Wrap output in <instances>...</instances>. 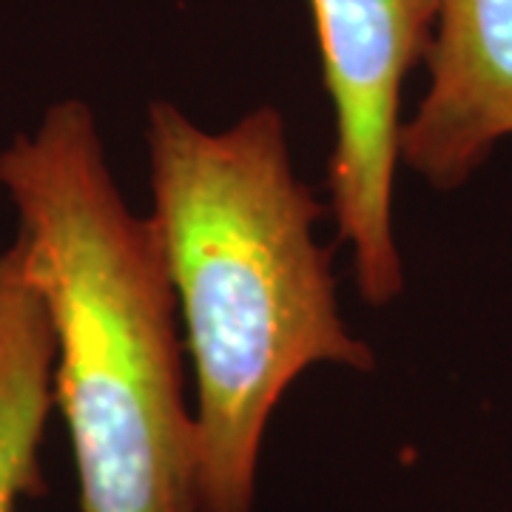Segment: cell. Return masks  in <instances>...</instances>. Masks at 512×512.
<instances>
[{
  "mask_svg": "<svg viewBox=\"0 0 512 512\" xmlns=\"http://www.w3.org/2000/svg\"><path fill=\"white\" fill-rule=\"evenodd\" d=\"M148 180L165 268L197 373L205 512H254L274 407L308 367L373 370L339 316L322 202L293 171L274 106L205 131L165 100L148 106Z\"/></svg>",
  "mask_w": 512,
  "mask_h": 512,
  "instance_id": "cell-1",
  "label": "cell"
},
{
  "mask_svg": "<svg viewBox=\"0 0 512 512\" xmlns=\"http://www.w3.org/2000/svg\"><path fill=\"white\" fill-rule=\"evenodd\" d=\"M0 185L55 336L52 404L80 512H205L177 293L157 225L123 200L89 106L55 103L35 134H18Z\"/></svg>",
  "mask_w": 512,
  "mask_h": 512,
  "instance_id": "cell-2",
  "label": "cell"
},
{
  "mask_svg": "<svg viewBox=\"0 0 512 512\" xmlns=\"http://www.w3.org/2000/svg\"><path fill=\"white\" fill-rule=\"evenodd\" d=\"M333 106L330 214L353 254L356 288L384 308L404 291L393 231L402 89L424 63L439 0H308Z\"/></svg>",
  "mask_w": 512,
  "mask_h": 512,
  "instance_id": "cell-3",
  "label": "cell"
},
{
  "mask_svg": "<svg viewBox=\"0 0 512 512\" xmlns=\"http://www.w3.org/2000/svg\"><path fill=\"white\" fill-rule=\"evenodd\" d=\"M430 86L399 131V163L450 194L512 137V0H439Z\"/></svg>",
  "mask_w": 512,
  "mask_h": 512,
  "instance_id": "cell-4",
  "label": "cell"
},
{
  "mask_svg": "<svg viewBox=\"0 0 512 512\" xmlns=\"http://www.w3.org/2000/svg\"><path fill=\"white\" fill-rule=\"evenodd\" d=\"M55 336L23 242L0 251V512L40 493V439L52 407Z\"/></svg>",
  "mask_w": 512,
  "mask_h": 512,
  "instance_id": "cell-5",
  "label": "cell"
}]
</instances>
